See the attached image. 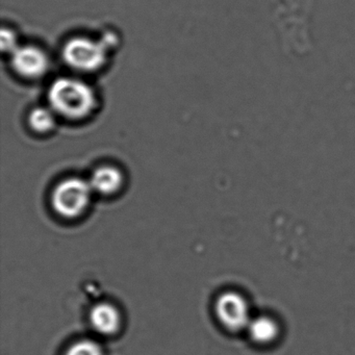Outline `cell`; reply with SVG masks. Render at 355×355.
Here are the masks:
<instances>
[{
    "mask_svg": "<svg viewBox=\"0 0 355 355\" xmlns=\"http://www.w3.org/2000/svg\"><path fill=\"white\" fill-rule=\"evenodd\" d=\"M49 101L55 114L71 120L88 117L96 107L93 89L73 78L55 80L49 88Z\"/></svg>",
    "mask_w": 355,
    "mask_h": 355,
    "instance_id": "6da1fadb",
    "label": "cell"
},
{
    "mask_svg": "<svg viewBox=\"0 0 355 355\" xmlns=\"http://www.w3.org/2000/svg\"><path fill=\"white\" fill-rule=\"evenodd\" d=\"M93 190L88 180L70 178L60 182L51 196L53 209L58 215L74 219L85 213L91 201Z\"/></svg>",
    "mask_w": 355,
    "mask_h": 355,
    "instance_id": "7a4b0ae2",
    "label": "cell"
},
{
    "mask_svg": "<svg viewBox=\"0 0 355 355\" xmlns=\"http://www.w3.org/2000/svg\"><path fill=\"white\" fill-rule=\"evenodd\" d=\"M109 49V45L103 39L98 41L76 37L68 41L64 46V61L76 71H97L107 62Z\"/></svg>",
    "mask_w": 355,
    "mask_h": 355,
    "instance_id": "3957f363",
    "label": "cell"
},
{
    "mask_svg": "<svg viewBox=\"0 0 355 355\" xmlns=\"http://www.w3.org/2000/svg\"><path fill=\"white\" fill-rule=\"evenodd\" d=\"M215 309L220 323L230 331L246 330L252 319L248 301L240 293L234 291L220 295L216 301Z\"/></svg>",
    "mask_w": 355,
    "mask_h": 355,
    "instance_id": "277c9868",
    "label": "cell"
},
{
    "mask_svg": "<svg viewBox=\"0 0 355 355\" xmlns=\"http://www.w3.org/2000/svg\"><path fill=\"white\" fill-rule=\"evenodd\" d=\"M11 63L16 73L28 80L42 78L49 69V59L46 53L33 45H19L11 53Z\"/></svg>",
    "mask_w": 355,
    "mask_h": 355,
    "instance_id": "5b68a950",
    "label": "cell"
},
{
    "mask_svg": "<svg viewBox=\"0 0 355 355\" xmlns=\"http://www.w3.org/2000/svg\"><path fill=\"white\" fill-rule=\"evenodd\" d=\"M90 322L97 332L110 336L119 330L121 325V315L114 305L110 303H99L91 311Z\"/></svg>",
    "mask_w": 355,
    "mask_h": 355,
    "instance_id": "8992f818",
    "label": "cell"
},
{
    "mask_svg": "<svg viewBox=\"0 0 355 355\" xmlns=\"http://www.w3.org/2000/svg\"><path fill=\"white\" fill-rule=\"evenodd\" d=\"M89 182L93 192L107 196L115 194L121 189L123 184V174L118 168L113 166H103L93 172Z\"/></svg>",
    "mask_w": 355,
    "mask_h": 355,
    "instance_id": "52a82bcc",
    "label": "cell"
},
{
    "mask_svg": "<svg viewBox=\"0 0 355 355\" xmlns=\"http://www.w3.org/2000/svg\"><path fill=\"white\" fill-rule=\"evenodd\" d=\"M249 338L259 345H268L273 343L279 336L280 327L274 318L270 315H257L252 317L247 326Z\"/></svg>",
    "mask_w": 355,
    "mask_h": 355,
    "instance_id": "ba28073f",
    "label": "cell"
},
{
    "mask_svg": "<svg viewBox=\"0 0 355 355\" xmlns=\"http://www.w3.org/2000/svg\"><path fill=\"white\" fill-rule=\"evenodd\" d=\"M28 123L39 134H47L55 126V113L51 107H36L31 112Z\"/></svg>",
    "mask_w": 355,
    "mask_h": 355,
    "instance_id": "9c48e42d",
    "label": "cell"
},
{
    "mask_svg": "<svg viewBox=\"0 0 355 355\" xmlns=\"http://www.w3.org/2000/svg\"><path fill=\"white\" fill-rule=\"evenodd\" d=\"M65 355H103V349L94 340H84L72 345Z\"/></svg>",
    "mask_w": 355,
    "mask_h": 355,
    "instance_id": "30bf717a",
    "label": "cell"
},
{
    "mask_svg": "<svg viewBox=\"0 0 355 355\" xmlns=\"http://www.w3.org/2000/svg\"><path fill=\"white\" fill-rule=\"evenodd\" d=\"M19 46L17 42V37L13 31L3 30L1 32V49L6 53H13Z\"/></svg>",
    "mask_w": 355,
    "mask_h": 355,
    "instance_id": "8fae6325",
    "label": "cell"
}]
</instances>
